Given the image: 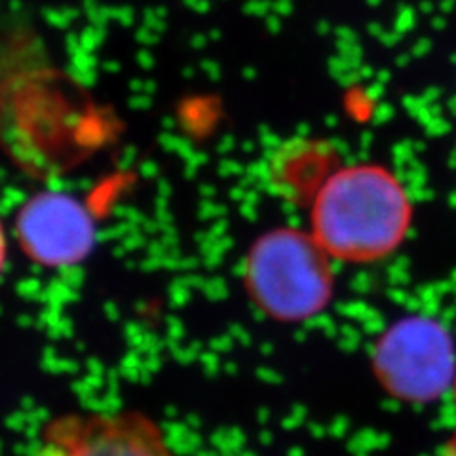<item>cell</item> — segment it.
Segmentation results:
<instances>
[{"label": "cell", "mask_w": 456, "mask_h": 456, "mask_svg": "<svg viewBox=\"0 0 456 456\" xmlns=\"http://www.w3.org/2000/svg\"><path fill=\"white\" fill-rule=\"evenodd\" d=\"M13 234L28 261L45 268H70L92 255L97 224L80 198L42 191L20 206Z\"/></svg>", "instance_id": "cell-5"}, {"label": "cell", "mask_w": 456, "mask_h": 456, "mask_svg": "<svg viewBox=\"0 0 456 456\" xmlns=\"http://www.w3.org/2000/svg\"><path fill=\"white\" fill-rule=\"evenodd\" d=\"M452 395H454V403H456V380H454V387H452Z\"/></svg>", "instance_id": "cell-8"}, {"label": "cell", "mask_w": 456, "mask_h": 456, "mask_svg": "<svg viewBox=\"0 0 456 456\" xmlns=\"http://www.w3.org/2000/svg\"><path fill=\"white\" fill-rule=\"evenodd\" d=\"M6 261H8V236H6V228L3 221H0V276L4 274Z\"/></svg>", "instance_id": "cell-6"}, {"label": "cell", "mask_w": 456, "mask_h": 456, "mask_svg": "<svg viewBox=\"0 0 456 456\" xmlns=\"http://www.w3.org/2000/svg\"><path fill=\"white\" fill-rule=\"evenodd\" d=\"M33 456H177L141 411L63 412L38 434Z\"/></svg>", "instance_id": "cell-4"}, {"label": "cell", "mask_w": 456, "mask_h": 456, "mask_svg": "<svg viewBox=\"0 0 456 456\" xmlns=\"http://www.w3.org/2000/svg\"><path fill=\"white\" fill-rule=\"evenodd\" d=\"M241 280L266 318L303 323L318 318L335 295L333 259L308 231L276 226L249 246Z\"/></svg>", "instance_id": "cell-2"}, {"label": "cell", "mask_w": 456, "mask_h": 456, "mask_svg": "<svg viewBox=\"0 0 456 456\" xmlns=\"http://www.w3.org/2000/svg\"><path fill=\"white\" fill-rule=\"evenodd\" d=\"M373 370L380 387L407 403H430L454 387L456 350L434 318H403L379 337Z\"/></svg>", "instance_id": "cell-3"}, {"label": "cell", "mask_w": 456, "mask_h": 456, "mask_svg": "<svg viewBox=\"0 0 456 456\" xmlns=\"http://www.w3.org/2000/svg\"><path fill=\"white\" fill-rule=\"evenodd\" d=\"M439 456H456V432L447 439V444L441 449Z\"/></svg>", "instance_id": "cell-7"}, {"label": "cell", "mask_w": 456, "mask_h": 456, "mask_svg": "<svg viewBox=\"0 0 456 456\" xmlns=\"http://www.w3.org/2000/svg\"><path fill=\"white\" fill-rule=\"evenodd\" d=\"M415 209L388 166H340L310 202V232L333 261L369 265L388 259L407 240Z\"/></svg>", "instance_id": "cell-1"}]
</instances>
